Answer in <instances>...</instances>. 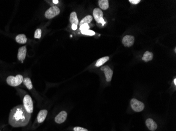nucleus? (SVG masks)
<instances>
[{
	"instance_id": "f257e3e1",
	"label": "nucleus",
	"mask_w": 176,
	"mask_h": 131,
	"mask_svg": "<svg viewBox=\"0 0 176 131\" xmlns=\"http://www.w3.org/2000/svg\"><path fill=\"white\" fill-rule=\"evenodd\" d=\"M31 114L28 113L23 105H18L10 112L9 123L13 127L26 126L30 122Z\"/></svg>"
},
{
	"instance_id": "f03ea898",
	"label": "nucleus",
	"mask_w": 176,
	"mask_h": 131,
	"mask_svg": "<svg viewBox=\"0 0 176 131\" xmlns=\"http://www.w3.org/2000/svg\"><path fill=\"white\" fill-rule=\"evenodd\" d=\"M23 81V77L21 75H17L15 77L13 75L9 76L6 79V83L12 87H17L20 85Z\"/></svg>"
},
{
	"instance_id": "7ed1b4c3",
	"label": "nucleus",
	"mask_w": 176,
	"mask_h": 131,
	"mask_svg": "<svg viewBox=\"0 0 176 131\" xmlns=\"http://www.w3.org/2000/svg\"><path fill=\"white\" fill-rule=\"evenodd\" d=\"M23 105L27 111L31 114L33 111V103L32 98L29 95H25L23 98Z\"/></svg>"
},
{
	"instance_id": "20e7f679",
	"label": "nucleus",
	"mask_w": 176,
	"mask_h": 131,
	"mask_svg": "<svg viewBox=\"0 0 176 131\" xmlns=\"http://www.w3.org/2000/svg\"><path fill=\"white\" fill-rule=\"evenodd\" d=\"M130 105L132 110L136 112H140L144 109V103L136 99H132L130 101Z\"/></svg>"
},
{
	"instance_id": "39448f33",
	"label": "nucleus",
	"mask_w": 176,
	"mask_h": 131,
	"mask_svg": "<svg viewBox=\"0 0 176 131\" xmlns=\"http://www.w3.org/2000/svg\"><path fill=\"white\" fill-rule=\"evenodd\" d=\"M60 13V10L56 6H53L50 7L45 13V16L48 19H51L59 15Z\"/></svg>"
},
{
	"instance_id": "423d86ee",
	"label": "nucleus",
	"mask_w": 176,
	"mask_h": 131,
	"mask_svg": "<svg viewBox=\"0 0 176 131\" xmlns=\"http://www.w3.org/2000/svg\"><path fill=\"white\" fill-rule=\"evenodd\" d=\"M93 15L95 21L98 23H101L103 25L105 24V21L103 19V13L100 9L95 8L93 11Z\"/></svg>"
},
{
	"instance_id": "0eeeda50",
	"label": "nucleus",
	"mask_w": 176,
	"mask_h": 131,
	"mask_svg": "<svg viewBox=\"0 0 176 131\" xmlns=\"http://www.w3.org/2000/svg\"><path fill=\"white\" fill-rule=\"evenodd\" d=\"M101 70L104 71L105 78H106V81L107 82L111 81L113 77V70L108 66H103L101 68Z\"/></svg>"
},
{
	"instance_id": "6e6552de",
	"label": "nucleus",
	"mask_w": 176,
	"mask_h": 131,
	"mask_svg": "<svg viewBox=\"0 0 176 131\" xmlns=\"http://www.w3.org/2000/svg\"><path fill=\"white\" fill-rule=\"evenodd\" d=\"M122 44L127 47L132 46L135 42V37L131 35H126L122 39Z\"/></svg>"
},
{
	"instance_id": "1a4fd4ad",
	"label": "nucleus",
	"mask_w": 176,
	"mask_h": 131,
	"mask_svg": "<svg viewBox=\"0 0 176 131\" xmlns=\"http://www.w3.org/2000/svg\"><path fill=\"white\" fill-rule=\"evenodd\" d=\"M67 116H68V114L66 112L62 111L57 115V116L55 117L54 120L56 123L61 124V123H63L66 120Z\"/></svg>"
},
{
	"instance_id": "9d476101",
	"label": "nucleus",
	"mask_w": 176,
	"mask_h": 131,
	"mask_svg": "<svg viewBox=\"0 0 176 131\" xmlns=\"http://www.w3.org/2000/svg\"><path fill=\"white\" fill-rule=\"evenodd\" d=\"M26 54H27L26 46H23L20 48L19 49L18 54H17V58L19 59V61H22V63H23V61L25 58Z\"/></svg>"
},
{
	"instance_id": "9b49d317",
	"label": "nucleus",
	"mask_w": 176,
	"mask_h": 131,
	"mask_svg": "<svg viewBox=\"0 0 176 131\" xmlns=\"http://www.w3.org/2000/svg\"><path fill=\"white\" fill-rule=\"evenodd\" d=\"M146 125L150 131H154L158 127L157 124L151 119H147L146 121Z\"/></svg>"
},
{
	"instance_id": "f8f14e48",
	"label": "nucleus",
	"mask_w": 176,
	"mask_h": 131,
	"mask_svg": "<svg viewBox=\"0 0 176 131\" xmlns=\"http://www.w3.org/2000/svg\"><path fill=\"white\" fill-rule=\"evenodd\" d=\"M48 111L47 110H42L38 114L37 121L39 123H41L44 122L47 117Z\"/></svg>"
},
{
	"instance_id": "ddd939ff",
	"label": "nucleus",
	"mask_w": 176,
	"mask_h": 131,
	"mask_svg": "<svg viewBox=\"0 0 176 131\" xmlns=\"http://www.w3.org/2000/svg\"><path fill=\"white\" fill-rule=\"evenodd\" d=\"M15 41L19 44H25L27 42V38L24 34H19L15 38Z\"/></svg>"
},
{
	"instance_id": "4468645a",
	"label": "nucleus",
	"mask_w": 176,
	"mask_h": 131,
	"mask_svg": "<svg viewBox=\"0 0 176 131\" xmlns=\"http://www.w3.org/2000/svg\"><path fill=\"white\" fill-rule=\"evenodd\" d=\"M70 22L71 24H75L78 25L79 24V20L77 17V15L75 12H73L70 14Z\"/></svg>"
},
{
	"instance_id": "2eb2a0df",
	"label": "nucleus",
	"mask_w": 176,
	"mask_h": 131,
	"mask_svg": "<svg viewBox=\"0 0 176 131\" xmlns=\"http://www.w3.org/2000/svg\"><path fill=\"white\" fill-rule=\"evenodd\" d=\"M154 57V55L151 52L147 51L145 52L144 56L142 57V61H144L145 62H148L149 61H151Z\"/></svg>"
},
{
	"instance_id": "dca6fc26",
	"label": "nucleus",
	"mask_w": 176,
	"mask_h": 131,
	"mask_svg": "<svg viewBox=\"0 0 176 131\" xmlns=\"http://www.w3.org/2000/svg\"><path fill=\"white\" fill-rule=\"evenodd\" d=\"M98 2H99V5L102 10H107L109 8V5L108 0H99Z\"/></svg>"
},
{
	"instance_id": "f3484780",
	"label": "nucleus",
	"mask_w": 176,
	"mask_h": 131,
	"mask_svg": "<svg viewBox=\"0 0 176 131\" xmlns=\"http://www.w3.org/2000/svg\"><path fill=\"white\" fill-rule=\"evenodd\" d=\"M109 57H108V56H105L102 58H101L99 59H98L97 61V63H95V66L96 67H100L104 63H105L107 61H109Z\"/></svg>"
},
{
	"instance_id": "a211bd4d",
	"label": "nucleus",
	"mask_w": 176,
	"mask_h": 131,
	"mask_svg": "<svg viewBox=\"0 0 176 131\" xmlns=\"http://www.w3.org/2000/svg\"><path fill=\"white\" fill-rule=\"evenodd\" d=\"M93 20V17L91 15H87L86 17H84L82 20H81V22L80 23V26L81 25L84 24H88L90 23L91 21Z\"/></svg>"
},
{
	"instance_id": "6ab92c4d",
	"label": "nucleus",
	"mask_w": 176,
	"mask_h": 131,
	"mask_svg": "<svg viewBox=\"0 0 176 131\" xmlns=\"http://www.w3.org/2000/svg\"><path fill=\"white\" fill-rule=\"evenodd\" d=\"M23 82L29 90H31L33 88V85L30 78L28 77L25 78V79H23Z\"/></svg>"
},
{
	"instance_id": "aec40b11",
	"label": "nucleus",
	"mask_w": 176,
	"mask_h": 131,
	"mask_svg": "<svg viewBox=\"0 0 176 131\" xmlns=\"http://www.w3.org/2000/svg\"><path fill=\"white\" fill-rule=\"evenodd\" d=\"M81 33L83 34V35H89V36H93L95 35V32L91 31L90 29H88V30H86V31H81Z\"/></svg>"
},
{
	"instance_id": "412c9836",
	"label": "nucleus",
	"mask_w": 176,
	"mask_h": 131,
	"mask_svg": "<svg viewBox=\"0 0 176 131\" xmlns=\"http://www.w3.org/2000/svg\"><path fill=\"white\" fill-rule=\"evenodd\" d=\"M42 31L41 29L38 28L37 29L35 32V34H34V38H38L40 39L41 37Z\"/></svg>"
},
{
	"instance_id": "4be33fe9",
	"label": "nucleus",
	"mask_w": 176,
	"mask_h": 131,
	"mask_svg": "<svg viewBox=\"0 0 176 131\" xmlns=\"http://www.w3.org/2000/svg\"><path fill=\"white\" fill-rule=\"evenodd\" d=\"M90 26L88 24H84L81 25L80 26V30L82 31H86L89 29Z\"/></svg>"
},
{
	"instance_id": "5701e85b",
	"label": "nucleus",
	"mask_w": 176,
	"mask_h": 131,
	"mask_svg": "<svg viewBox=\"0 0 176 131\" xmlns=\"http://www.w3.org/2000/svg\"><path fill=\"white\" fill-rule=\"evenodd\" d=\"M74 131H88L87 129L83 128L82 127H79V126H76L74 128Z\"/></svg>"
},
{
	"instance_id": "b1692460",
	"label": "nucleus",
	"mask_w": 176,
	"mask_h": 131,
	"mask_svg": "<svg viewBox=\"0 0 176 131\" xmlns=\"http://www.w3.org/2000/svg\"><path fill=\"white\" fill-rule=\"evenodd\" d=\"M129 1L133 4H137L139 3L140 0H129Z\"/></svg>"
},
{
	"instance_id": "393cba45",
	"label": "nucleus",
	"mask_w": 176,
	"mask_h": 131,
	"mask_svg": "<svg viewBox=\"0 0 176 131\" xmlns=\"http://www.w3.org/2000/svg\"><path fill=\"white\" fill-rule=\"evenodd\" d=\"M77 28H78V26H77V25H72V29H73V30H74V31H75V30H76V29H77Z\"/></svg>"
},
{
	"instance_id": "a878e982",
	"label": "nucleus",
	"mask_w": 176,
	"mask_h": 131,
	"mask_svg": "<svg viewBox=\"0 0 176 131\" xmlns=\"http://www.w3.org/2000/svg\"><path fill=\"white\" fill-rule=\"evenodd\" d=\"M52 2H53V3H54V4H58V3H59V1H58V0H56V1H55V0H53V1H52Z\"/></svg>"
},
{
	"instance_id": "bb28decb",
	"label": "nucleus",
	"mask_w": 176,
	"mask_h": 131,
	"mask_svg": "<svg viewBox=\"0 0 176 131\" xmlns=\"http://www.w3.org/2000/svg\"><path fill=\"white\" fill-rule=\"evenodd\" d=\"M174 84H175V85H176V78H175V79H174Z\"/></svg>"
},
{
	"instance_id": "cd10ccee",
	"label": "nucleus",
	"mask_w": 176,
	"mask_h": 131,
	"mask_svg": "<svg viewBox=\"0 0 176 131\" xmlns=\"http://www.w3.org/2000/svg\"><path fill=\"white\" fill-rule=\"evenodd\" d=\"M175 53L176 52V48L175 49Z\"/></svg>"
},
{
	"instance_id": "c85d7f7f",
	"label": "nucleus",
	"mask_w": 176,
	"mask_h": 131,
	"mask_svg": "<svg viewBox=\"0 0 176 131\" xmlns=\"http://www.w3.org/2000/svg\"></svg>"
}]
</instances>
